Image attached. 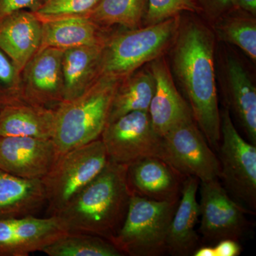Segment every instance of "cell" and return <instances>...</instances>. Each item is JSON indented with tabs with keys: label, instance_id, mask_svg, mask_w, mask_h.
Returning <instances> with one entry per match:
<instances>
[{
	"label": "cell",
	"instance_id": "obj_6",
	"mask_svg": "<svg viewBox=\"0 0 256 256\" xmlns=\"http://www.w3.org/2000/svg\"><path fill=\"white\" fill-rule=\"evenodd\" d=\"M178 203L132 194L124 224L111 242L124 256L164 255L170 223Z\"/></svg>",
	"mask_w": 256,
	"mask_h": 256
},
{
	"label": "cell",
	"instance_id": "obj_2",
	"mask_svg": "<svg viewBox=\"0 0 256 256\" xmlns=\"http://www.w3.org/2000/svg\"><path fill=\"white\" fill-rule=\"evenodd\" d=\"M126 165L109 160L98 176L55 215L64 230L111 242L124 224L132 195Z\"/></svg>",
	"mask_w": 256,
	"mask_h": 256
},
{
	"label": "cell",
	"instance_id": "obj_12",
	"mask_svg": "<svg viewBox=\"0 0 256 256\" xmlns=\"http://www.w3.org/2000/svg\"><path fill=\"white\" fill-rule=\"evenodd\" d=\"M55 216L0 220V256H28L66 234Z\"/></svg>",
	"mask_w": 256,
	"mask_h": 256
},
{
	"label": "cell",
	"instance_id": "obj_21",
	"mask_svg": "<svg viewBox=\"0 0 256 256\" xmlns=\"http://www.w3.org/2000/svg\"><path fill=\"white\" fill-rule=\"evenodd\" d=\"M42 23V48L52 47L66 50L75 47L106 43L104 28L86 16L44 20Z\"/></svg>",
	"mask_w": 256,
	"mask_h": 256
},
{
	"label": "cell",
	"instance_id": "obj_26",
	"mask_svg": "<svg viewBox=\"0 0 256 256\" xmlns=\"http://www.w3.org/2000/svg\"><path fill=\"white\" fill-rule=\"evenodd\" d=\"M236 14V9L224 16L218 25V36L224 41L239 47L252 60H256V24L252 16Z\"/></svg>",
	"mask_w": 256,
	"mask_h": 256
},
{
	"label": "cell",
	"instance_id": "obj_11",
	"mask_svg": "<svg viewBox=\"0 0 256 256\" xmlns=\"http://www.w3.org/2000/svg\"><path fill=\"white\" fill-rule=\"evenodd\" d=\"M63 54L64 50L46 47L28 60L22 72L25 102L54 110L64 100Z\"/></svg>",
	"mask_w": 256,
	"mask_h": 256
},
{
	"label": "cell",
	"instance_id": "obj_27",
	"mask_svg": "<svg viewBox=\"0 0 256 256\" xmlns=\"http://www.w3.org/2000/svg\"><path fill=\"white\" fill-rule=\"evenodd\" d=\"M25 102L22 74L2 50H0V109Z\"/></svg>",
	"mask_w": 256,
	"mask_h": 256
},
{
	"label": "cell",
	"instance_id": "obj_7",
	"mask_svg": "<svg viewBox=\"0 0 256 256\" xmlns=\"http://www.w3.org/2000/svg\"><path fill=\"white\" fill-rule=\"evenodd\" d=\"M220 114V180L229 194L252 213L256 210V146L239 134L228 108Z\"/></svg>",
	"mask_w": 256,
	"mask_h": 256
},
{
	"label": "cell",
	"instance_id": "obj_10",
	"mask_svg": "<svg viewBox=\"0 0 256 256\" xmlns=\"http://www.w3.org/2000/svg\"><path fill=\"white\" fill-rule=\"evenodd\" d=\"M200 182L198 232L208 242L217 244L224 239L238 242L247 232L246 215L250 210L229 194L218 178Z\"/></svg>",
	"mask_w": 256,
	"mask_h": 256
},
{
	"label": "cell",
	"instance_id": "obj_29",
	"mask_svg": "<svg viewBox=\"0 0 256 256\" xmlns=\"http://www.w3.org/2000/svg\"><path fill=\"white\" fill-rule=\"evenodd\" d=\"M201 12L194 0H148L146 16L148 24L161 22L183 12Z\"/></svg>",
	"mask_w": 256,
	"mask_h": 256
},
{
	"label": "cell",
	"instance_id": "obj_1",
	"mask_svg": "<svg viewBox=\"0 0 256 256\" xmlns=\"http://www.w3.org/2000/svg\"><path fill=\"white\" fill-rule=\"evenodd\" d=\"M173 68L194 120L212 149L220 142L214 67V37L204 25L192 20L178 28L174 38Z\"/></svg>",
	"mask_w": 256,
	"mask_h": 256
},
{
	"label": "cell",
	"instance_id": "obj_8",
	"mask_svg": "<svg viewBox=\"0 0 256 256\" xmlns=\"http://www.w3.org/2000/svg\"><path fill=\"white\" fill-rule=\"evenodd\" d=\"M100 138L109 160L117 164L129 166L146 158L164 159L163 138L153 127L148 111H133L109 122Z\"/></svg>",
	"mask_w": 256,
	"mask_h": 256
},
{
	"label": "cell",
	"instance_id": "obj_34",
	"mask_svg": "<svg viewBox=\"0 0 256 256\" xmlns=\"http://www.w3.org/2000/svg\"><path fill=\"white\" fill-rule=\"evenodd\" d=\"M194 256H216L214 247L202 246L198 248L193 254Z\"/></svg>",
	"mask_w": 256,
	"mask_h": 256
},
{
	"label": "cell",
	"instance_id": "obj_24",
	"mask_svg": "<svg viewBox=\"0 0 256 256\" xmlns=\"http://www.w3.org/2000/svg\"><path fill=\"white\" fill-rule=\"evenodd\" d=\"M148 0H100L86 18L100 28L121 25L140 28L146 16Z\"/></svg>",
	"mask_w": 256,
	"mask_h": 256
},
{
	"label": "cell",
	"instance_id": "obj_3",
	"mask_svg": "<svg viewBox=\"0 0 256 256\" xmlns=\"http://www.w3.org/2000/svg\"><path fill=\"white\" fill-rule=\"evenodd\" d=\"M122 80L101 75L82 95L62 101L56 108L52 140L58 156L100 138Z\"/></svg>",
	"mask_w": 256,
	"mask_h": 256
},
{
	"label": "cell",
	"instance_id": "obj_18",
	"mask_svg": "<svg viewBox=\"0 0 256 256\" xmlns=\"http://www.w3.org/2000/svg\"><path fill=\"white\" fill-rule=\"evenodd\" d=\"M46 202L42 180L20 178L0 170V220L36 216Z\"/></svg>",
	"mask_w": 256,
	"mask_h": 256
},
{
	"label": "cell",
	"instance_id": "obj_13",
	"mask_svg": "<svg viewBox=\"0 0 256 256\" xmlns=\"http://www.w3.org/2000/svg\"><path fill=\"white\" fill-rule=\"evenodd\" d=\"M58 158L52 139L0 137V170L26 178L42 180Z\"/></svg>",
	"mask_w": 256,
	"mask_h": 256
},
{
	"label": "cell",
	"instance_id": "obj_22",
	"mask_svg": "<svg viewBox=\"0 0 256 256\" xmlns=\"http://www.w3.org/2000/svg\"><path fill=\"white\" fill-rule=\"evenodd\" d=\"M53 109L28 102L0 109V137H30L52 139L54 128Z\"/></svg>",
	"mask_w": 256,
	"mask_h": 256
},
{
	"label": "cell",
	"instance_id": "obj_9",
	"mask_svg": "<svg viewBox=\"0 0 256 256\" xmlns=\"http://www.w3.org/2000/svg\"><path fill=\"white\" fill-rule=\"evenodd\" d=\"M162 138L164 162L180 174L200 182L220 180L218 156L194 120L178 124Z\"/></svg>",
	"mask_w": 256,
	"mask_h": 256
},
{
	"label": "cell",
	"instance_id": "obj_25",
	"mask_svg": "<svg viewBox=\"0 0 256 256\" xmlns=\"http://www.w3.org/2000/svg\"><path fill=\"white\" fill-rule=\"evenodd\" d=\"M48 256H122L114 244L97 236L67 233L42 250Z\"/></svg>",
	"mask_w": 256,
	"mask_h": 256
},
{
	"label": "cell",
	"instance_id": "obj_17",
	"mask_svg": "<svg viewBox=\"0 0 256 256\" xmlns=\"http://www.w3.org/2000/svg\"><path fill=\"white\" fill-rule=\"evenodd\" d=\"M200 180L186 176L181 196L170 223L166 238V254L174 256H193L198 248L196 225L200 217V204L196 194Z\"/></svg>",
	"mask_w": 256,
	"mask_h": 256
},
{
	"label": "cell",
	"instance_id": "obj_15",
	"mask_svg": "<svg viewBox=\"0 0 256 256\" xmlns=\"http://www.w3.org/2000/svg\"><path fill=\"white\" fill-rule=\"evenodd\" d=\"M132 194L158 202H178L185 176L164 160L146 158L128 166Z\"/></svg>",
	"mask_w": 256,
	"mask_h": 256
},
{
	"label": "cell",
	"instance_id": "obj_4",
	"mask_svg": "<svg viewBox=\"0 0 256 256\" xmlns=\"http://www.w3.org/2000/svg\"><path fill=\"white\" fill-rule=\"evenodd\" d=\"M180 23V14L144 28L109 36L102 52L100 76L124 79L143 64L159 58L174 42Z\"/></svg>",
	"mask_w": 256,
	"mask_h": 256
},
{
	"label": "cell",
	"instance_id": "obj_5",
	"mask_svg": "<svg viewBox=\"0 0 256 256\" xmlns=\"http://www.w3.org/2000/svg\"><path fill=\"white\" fill-rule=\"evenodd\" d=\"M108 161L100 138L58 156L42 178L46 191L48 216L60 213L98 176Z\"/></svg>",
	"mask_w": 256,
	"mask_h": 256
},
{
	"label": "cell",
	"instance_id": "obj_14",
	"mask_svg": "<svg viewBox=\"0 0 256 256\" xmlns=\"http://www.w3.org/2000/svg\"><path fill=\"white\" fill-rule=\"evenodd\" d=\"M150 63L156 89L148 112L156 132L163 137L173 128L194 118L190 106L178 92L164 58L160 56Z\"/></svg>",
	"mask_w": 256,
	"mask_h": 256
},
{
	"label": "cell",
	"instance_id": "obj_16",
	"mask_svg": "<svg viewBox=\"0 0 256 256\" xmlns=\"http://www.w3.org/2000/svg\"><path fill=\"white\" fill-rule=\"evenodd\" d=\"M42 23L33 12L21 10L0 22V50L22 74L41 47Z\"/></svg>",
	"mask_w": 256,
	"mask_h": 256
},
{
	"label": "cell",
	"instance_id": "obj_19",
	"mask_svg": "<svg viewBox=\"0 0 256 256\" xmlns=\"http://www.w3.org/2000/svg\"><path fill=\"white\" fill-rule=\"evenodd\" d=\"M228 110L238 119L249 142L256 146V88L240 60L228 56L225 65Z\"/></svg>",
	"mask_w": 256,
	"mask_h": 256
},
{
	"label": "cell",
	"instance_id": "obj_20",
	"mask_svg": "<svg viewBox=\"0 0 256 256\" xmlns=\"http://www.w3.org/2000/svg\"><path fill=\"white\" fill-rule=\"evenodd\" d=\"M105 44L64 50L63 101L70 100L82 95L100 76L101 60Z\"/></svg>",
	"mask_w": 256,
	"mask_h": 256
},
{
	"label": "cell",
	"instance_id": "obj_23",
	"mask_svg": "<svg viewBox=\"0 0 256 256\" xmlns=\"http://www.w3.org/2000/svg\"><path fill=\"white\" fill-rule=\"evenodd\" d=\"M154 89L156 82L149 67L122 79L114 94L108 124L133 111H148Z\"/></svg>",
	"mask_w": 256,
	"mask_h": 256
},
{
	"label": "cell",
	"instance_id": "obj_30",
	"mask_svg": "<svg viewBox=\"0 0 256 256\" xmlns=\"http://www.w3.org/2000/svg\"><path fill=\"white\" fill-rule=\"evenodd\" d=\"M198 8L208 18H222L230 11L236 9L235 0H194Z\"/></svg>",
	"mask_w": 256,
	"mask_h": 256
},
{
	"label": "cell",
	"instance_id": "obj_31",
	"mask_svg": "<svg viewBox=\"0 0 256 256\" xmlns=\"http://www.w3.org/2000/svg\"><path fill=\"white\" fill-rule=\"evenodd\" d=\"M46 0H0V22L21 10L35 12Z\"/></svg>",
	"mask_w": 256,
	"mask_h": 256
},
{
	"label": "cell",
	"instance_id": "obj_32",
	"mask_svg": "<svg viewBox=\"0 0 256 256\" xmlns=\"http://www.w3.org/2000/svg\"><path fill=\"white\" fill-rule=\"evenodd\" d=\"M232 239H224L216 244L214 247L216 256H237L242 252V247Z\"/></svg>",
	"mask_w": 256,
	"mask_h": 256
},
{
	"label": "cell",
	"instance_id": "obj_33",
	"mask_svg": "<svg viewBox=\"0 0 256 256\" xmlns=\"http://www.w3.org/2000/svg\"><path fill=\"white\" fill-rule=\"evenodd\" d=\"M238 9L247 12L249 14L256 15V0H235Z\"/></svg>",
	"mask_w": 256,
	"mask_h": 256
},
{
	"label": "cell",
	"instance_id": "obj_28",
	"mask_svg": "<svg viewBox=\"0 0 256 256\" xmlns=\"http://www.w3.org/2000/svg\"><path fill=\"white\" fill-rule=\"evenodd\" d=\"M100 0H46L35 12L41 21L68 16H87Z\"/></svg>",
	"mask_w": 256,
	"mask_h": 256
}]
</instances>
